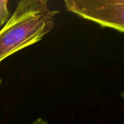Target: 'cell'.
<instances>
[{
	"label": "cell",
	"mask_w": 124,
	"mask_h": 124,
	"mask_svg": "<svg viewBox=\"0 0 124 124\" xmlns=\"http://www.w3.org/2000/svg\"><path fill=\"white\" fill-rule=\"evenodd\" d=\"M31 124H49V123L42 118H37L36 120L33 121Z\"/></svg>",
	"instance_id": "cell-4"
},
{
	"label": "cell",
	"mask_w": 124,
	"mask_h": 124,
	"mask_svg": "<svg viewBox=\"0 0 124 124\" xmlns=\"http://www.w3.org/2000/svg\"><path fill=\"white\" fill-rule=\"evenodd\" d=\"M8 4V1L0 0V28L8 20V17L9 15Z\"/></svg>",
	"instance_id": "cell-3"
},
{
	"label": "cell",
	"mask_w": 124,
	"mask_h": 124,
	"mask_svg": "<svg viewBox=\"0 0 124 124\" xmlns=\"http://www.w3.org/2000/svg\"><path fill=\"white\" fill-rule=\"evenodd\" d=\"M0 84H1V80H0Z\"/></svg>",
	"instance_id": "cell-5"
},
{
	"label": "cell",
	"mask_w": 124,
	"mask_h": 124,
	"mask_svg": "<svg viewBox=\"0 0 124 124\" xmlns=\"http://www.w3.org/2000/svg\"><path fill=\"white\" fill-rule=\"evenodd\" d=\"M67 10L102 27L113 28L121 33L124 31V1L66 0Z\"/></svg>",
	"instance_id": "cell-2"
},
{
	"label": "cell",
	"mask_w": 124,
	"mask_h": 124,
	"mask_svg": "<svg viewBox=\"0 0 124 124\" xmlns=\"http://www.w3.org/2000/svg\"><path fill=\"white\" fill-rule=\"evenodd\" d=\"M57 13L49 8L46 0L20 1L0 30V62L41 41L54 27Z\"/></svg>",
	"instance_id": "cell-1"
}]
</instances>
